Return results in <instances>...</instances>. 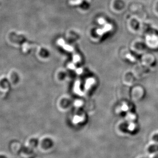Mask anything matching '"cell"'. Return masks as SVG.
I'll list each match as a JSON object with an SVG mask.
<instances>
[{
  "label": "cell",
  "mask_w": 158,
  "mask_h": 158,
  "mask_svg": "<svg viewBox=\"0 0 158 158\" xmlns=\"http://www.w3.org/2000/svg\"><path fill=\"white\" fill-rule=\"evenodd\" d=\"M153 139H154V141L158 142V134L154 136L153 137Z\"/></svg>",
  "instance_id": "2"
},
{
  "label": "cell",
  "mask_w": 158,
  "mask_h": 158,
  "mask_svg": "<svg viewBox=\"0 0 158 158\" xmlns=\"http://www.w3.org/2000/svg\"><path fill=\"white\" fill-rule=\"evenodd\" d=\"M148 151L151 154L157 153L158 152V144L151 145L148 148Z\"/></svg>",
  "instance_id": "1"
},
{
  "label": "cell",
  "mask_w": 158,
  "mask_h": 158,
  "mask_svg": "<svg viewBox=\"0 0 158 158\" xmlns=\"http://www.w3.org/2000/svg\"><path fill=\"white\" fill-rule=\"evenodd\" d=\"M153 158H158V153L157 154H156V155H155V156H154V157Z\"/></svg>",
  "instance_id": "3"
}]
</instances>
